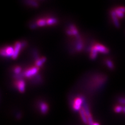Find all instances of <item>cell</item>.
Instances as JSON below:
<instances>
[{
  "label": "cell",
  "instance_id": "cell-23",
  "mask_svg": "<svg viewBox=\"0 0 125 125\" xmlns=\"http://www.w3.org/2000/svg\"><path fill=\"white\" fill-rule=\"evenodd\" d=\"M67 33L69 35V36H72V35H73V33L72 32V31L70 30H68L67 31Z\"/></svg>",
  "mask_w": 125,
  "mask_h": 125
},
{
  "label": "cell",
  "instance_id": "cell-21",
  "mask_svg": "<svg viewBox=\"0 0 125 125\" xmlns=\"http://www.w3.org/2000/svg\"><path fill=\"white\" fill-rule=\"evenodd\" d=\"M21 68L19 66H16L14 69V72L15 74H19L21 73Z\"/></svg>",
  "mask_w": 125,
  "mask_h": 125
},
{
  "label": "cell",
  "instance_id": "cell-11",
  "mask_svg": "<svg viewBox=\"0 0 125 125\" xmlns=\"http://www.w3.org/2000/svg\"><path fill=\"white\" fill-rule=\"evenodd\" d=\"M90 51H91V54H90V58L92 60H94L96 57L97 55V51L95 49L94 46H92L91 47L90 49Z\"/></svg>",
  "mask_w": 125,
  "mask_h": 125
},
{
  "label": "cell",
  "instance_id": "cell-20",
  "mask_svg": "<svg viewBox=\"0 0 125 125\" xmlns=\"http://www.w3.org/2000/svg\"><path fill=\"white\" fill-rule=\"evenodd\" d=\"M123 107L120 105H117L114 107V111L116 113H120L123 112Z\"/></svg>",
  "mask_w": 125,
  "mask_h": 125
},
{
  "label": "cell",
  "instance_id": "cell-9",
  "mask_svg": "<svg viewBox=\"0 0 125 125\" xmlns=\"http://www.w3.org/2000/svg\"><path fill=\"white\" fill-rule=\"evenodd\" d=\"M39 108H40L41 113L43 115H45L46 114L49 109L48 104L44 102H41L40 104V105H39Z\"/></svg>",
  "mask_w": 125,
  "mask_h": 125
},
{
  "label": "cell",
  "instance_id": "cell-14",
  "mask_svg": "<svg viewBox=\"0 0 125 125\" xmlns=\"http://www.w3.org/2000/svg\"><path fill=\"white\" fill-rule=\"evenodd\" d=\"M36 23L38 25V26H40V27L44 26L47 25L46 20L43 18H41V19H39V20L37 21Z\"/></svg>",
  "mask_w": 125,
  "mask_h": 125
},
{
  "label": "cell",
  "instance_id": "cell-10",
  "mask_svg": "<svg viewBox=\"0 0 125 125\" xmlns=\"http://www.w3.org/2000/svg\"><path fill=\"white\" fill-rule=\"evenodd\" d=\"M79 113H80L81 119H82V120H83V123L85 125H88V121L87 116V115H86V114H85V112L83 107H82L80 109V110L79 111Z\"/></svg>",
  "mask_w": 125,
  "mask_h": 125
},
{
  "label": "cell",
  "instance_id": "cell-8",
  "mask_svg": "<svg viewBox=\"0 0 125 125\" xmlns=\"http://www.w3.org/2000/svg\"><path fill=\"white\" fill-rule=\"evenodd\" d=\"M111 16L113 19V22H114V24L115 26V27L117 28H119L120 27V23L118 21V17H117V15L116 14L115 11L114 10H112L111 11Z\"/></svg>",
  "mask_w": 125,
  "mask_h": 125
},
{
  "label": "cell",
  "instance_id": "cell-3",
  "mask_svg": "<svg viewBox=\"0 0 125 125\" xmlns=\"http://www.w3.org/2000/svg\"><path fill=\"white\" fill-rule=\"evenodd\" d=\"M83 109L85 112V114L87 115V118H88V125H93L94 124L93 122V120L92 118V115L90 113V109L89 108V106L87 103L84 102L83 104Z\"/></svg>",
  "mask_w": 125,
  "mask_h": 125
},
{
  "label": "cell",
  "instance_id": "cell-1",
  "mask_svg": "<svg viewBox=\"0 0 125 125\" xmlns=\"http://www.w3.org/2000/svg\"><path fill=\"white\" fill-rule=\"evenodd\" d=\"M84 100V97L83 96L76 97L73 103V110L75 111H79L82 108V104H83L85 102Z\"/></svg>",
  "mask_w": 125,
  "mask_h": 125
},
{
  "label": "cell",
  "instance_id": "cell-25",
  "mask_svg": "<svg viewBox=\"0 0 125 125\" xmlns=\"http://www.w3.org/2000/svg\"><path fill=\"white\" fill-rule=\"evenodd\" d=\"M123 112L124 113H125V106H124V107H123Z\"/></svg>",
  "mask_w": 125,
  "mask_h": 125
},
{
  "label": "cell",
  "instance_id": "cell-19",
  "mask_svg": "<svg viewBox=\"0 0 125 125\" xmlns=\"http://www.w3.org/2000/svg\"><path fill=\"white\" fill-rule=\"evenodd\" d=\"M26 3L27 4L34 7H37L39 6L38 3L36 1H26Z\"/></svg>",
  "mask_w": 125,
  "mask_h": 125
},
{
  "label": "cell",
  "instance_id": "cell-15",
  "mask_svg": "<svg viewBox=\"0 0 125 125\" xmlns=\"http://www.w3.org/2000/svg\"><path fill=\"white\" fill-rule=\"evenodd\" d=\"M57 22V19L54 18H50L46 19V23L48 25H53Z\"/></svg>",
  "mask_w": 125,
  "mask_h": 125
},
{
  "label": "cell",
  "instance_id": "cell-7",
  "mask_svg": "<svg viewBox=\"0 0 125 125\" xmlns=\"http://www.w3.org/2000/svg\"><path fill=\"white\" fill-rule=\"evenodd\" d=\"M94 46L95 49L97 51V52H99L104 54H107L109 53V50L106 48V47H105L103 45L97 43L95 44Z\"/></svg>",
  "mask_w": 125,
  "mask_h": 125
},
{
  "label": "cell",
  "instance_id": "cell-12",
  "mask_svg": "<svg viewBox=\"0 0 125 125\" xmlns=\"http://www.w3.org/2000/svg\"><path fill=\"white\" fill-rule=\"evenodd\" d=\"M77 39V46H76V49L78 51H80L82 49H83V42H82L80 38V37L79 35H78L77 36H76Z\"/></svg>",
  "mask_w": 125,
  "mask_h": 125
},
{
  "label": "cell",
  "instance_id": "cell-16",
  "mask_svg": "<svg viewBox=\"0 0 125 125\" xmlns=\"http://www.w3.org/2000/svg\"><path fill=\"white\" fill-rule=\"evenodd\" d=\"M114 10L115 11L116 14L117 15V17H118V18H123L125 16V13L122 12V11L119 10L117 9H116Z\"/></svg>",
  "mask_w": 125,
  "mask_h": 125
},
{
  "label": "cell",
  "instance_id": "cell-17",
  "mask_svg": "<svg viewBox=\"0 0 125 125\" xmlns=\"http://www.w3.org/2000/svg\"><path fill=\"white\" fill-rule=\"evenodd\" d=\"M105 62H106V64L107 65V66H108V67L110 69H114V64H113V62L109 60H106L105 61Z\"/></svg>",
  "mask_w": 125,
  "mask_h": 125
},
{
  "label": "cell",
  "instance_id": "cell-24",
  "mask_svg": "<svg viewBox=\"0 0 125 125\" xmlns=\"http://www.w3.org/2000/svg\"><path fill=\"white\" fill-rule=\"evenodd\" d=\"M93 125H100L99 123H94Z\"/></svg>",
  "mask_w": 125,
  "mask_h": 125
},
{
  "label": "cell",
  "instance_id": "cell-13",
  "mask_svg": "<svg viewBox=\"0 0 125 125\" xmlns=\"http://www.w3.org/2000/svg\"><path fill=\"white\" fill-rule=\"evenodd\" d=\"M46 61V58L45 57H42L41 58H39V59L36 61V66L38 67H40Z\"/></svg>",
  "mask_w": 125,
  "mask_h": 125
},
{
  "label": "cell",
  "instance_id": "cell-2",
  "mask_svg": "<svg viewBox=\"0 0 125 125\" xmlns=\"http://www.w3.org/2000/svg\"><path fill=\"white\" fill-rule=\"evenodd\" d=\"M14 52V49L12 46H7L1 49V55L4 57H12Z\"/></svg>",
  "mask_w": 125,
  "mask_h": 125
},
{
  "label": "cell",
  "instance_id": "cell-6",
  "mask_svg": "<svg viewBox=\"0 0 125 125\" xmlns=\"http://www.w3.org/2000/svg\"><path fill=\"white\" fill-rule=\"evenodd\" d=\"M21 43L20 42H16L14 45V52L12 56L13 59H16L18 55L19 52L21 49Z\"/></svg>",
  "mask_w": 125,
  "mask_h": 125
},
{
  "label": "cell",
  "instance_id": "cell-5",
  "mask_svg": "<svg viewBox=\"0 0 125 125\" xmlns=\"http://www.w3.org/2000/svg\"><path fill=\"white\" fill-rule=\"evenodd\" d=\"M16 87L20 92H23L25 89V83L23 79L17 80L15 83Z\"/></svg>",
  "mask_w": 125,
  "mask_h": 125
},
{
  "label": "cell",
  "instance_id": "cell-22",
  "mask_svg": "<svg viewBox=\"0 0 125 125\" xmlns=\"http://www.w3.org/2000/svg\"><path fill=\"white\" fill-rule=\"evenodd\" d=\"M117 9H118L119 10L122 11V12H123L124 13H125V7L120 6V7H119L118 8H117Z\"/></svg>",
  "mask_w": 125,
  "mask_h": 125
},
{
  "label": "cell",
  "instance_id": "cell-18",
  "mask_svg": "<svg viewBox=\"0 0 125 125\" xmlns=\"http://www.w3.org/2000/svg\"><path fill=\"white\" fill-rule=\"evenodd\" d=\"M70 30L72 31V32L73 33V35H74V36H78V30L76 28V27L73 25H72L70 26Z\"/></svg>",
  "mask_w": 125,
  "mask_h": 125
},
{
  "label": "cell",
  "instance_id": "cell-4",
  "mask_svg": "<svg viewBox=\"0 0 125 125\" xmlns=\"http://www.w3.org/2000/svg\"><path fill=\"white\" fill-rule=\"evenodd\" d=\"M39 70V67L35 66V67H32L28 70H27L26 72H24L25 76L27 78H31L33 76L37 75Z\"/></svg>",
  "mask_w": 125,
  "mask_h": 125
}]
</instances>
